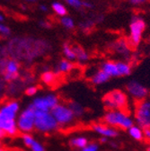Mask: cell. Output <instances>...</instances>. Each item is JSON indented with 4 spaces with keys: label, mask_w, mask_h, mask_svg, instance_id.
I'll list each match as a JSON object with an SVG mask.
<instances>
[{
    "label": "cell",
    "mask_w": 150,
    "mask_h": 151,
    "mask_svg": "<svg viewBox=\"0 0 150 151\" xmlns=\"http://www.w3.org/2000/svg\"><path fill=\"white\" fill-rule=\"evenodd\" d=\"M28 1H35V0H28Z\"/></svg>",
    "instance_id": "obj_44"
},
{
    "label": "cell",
    "mask_w": 150,
    "mask_h": 151,
    "mask_svg": "<svg viewBox=\"0 0 150 151\" xmlns=\"http://www.w3.org/2000/svg\"><path fill=\"white\" fill-rule=\"evenodd\" d=\"M22 139H23L24 144L26 147H30L33 144V142L36 140V139H34L33 137H32L31 134H29V133H24V134L22 135Z\"/></svg>",
    "instance_id": "obj_26"
},
{
    "label": "cell",
    "mask_w": 150,
    "mask_h": 151,
    "mask_svg": "<svg viewBox=\"0 0 150 151\" xmlns=\"http://www.w3.org/2000/svg\"><path fill=\"white\" fill-rule=\"evenodd\" d=\"M35 129L42 133H50L57 130L60 126L50 111L35 110Z\"/></svg>",
    "instance_id": "obj_5"
},
{
    "label": "cell",
    "mask_w": 150,
    "mask_h": 151,
    "mask_svg": "<svg viewBox=\"0 0 150 151\" xmlns=\"http://www.w3.org/2000/svg\"><path fill=\"white\" fill-rule=\"evenodd\" d=\"M60 104V97L55 93H47L45 96L35 97L30 104L34 110L50 111L56 105Z\"/></svg>",
    "instance_id": "obj_10"
},
{
    "label": "cell",
    "mask_w": 150,
    "mask_h": 151,
    "mask_svg": "<svg viewBox=\"0 0 150 151\" xmlns=\"http://www.w3.org/2000/svg\"><path fill=\"white\" fill-rule=\"evenodd\" d=\"M63 53H64V56L66 57V59L70 61H74L77 60L76 54H75L71 45H69L67 43H65L63 45Z\"/></svg>",
    "instance_id": "obj_22"
},
{
    "label": "cell",
    "mask_w": 150,
    "mask_h": 151,
    "mask_svg": "<svg viewBox=\"0 0 150 151\" xmlns=\"http://www.w3.org/2000/svg\"><path fill=\"white\" fill-rule=\"evenodd\" d=\"M132 115L135 123L143 129H150V97L132 104Z\"/></svg>",
    "instance_id": "obj_4"
},
{
    "label": "cell",
    "mask_w": 150,
    "mask_h": 151,
    "mask_svg": "<svg viewBox=\"0 0 150 151\" xmlns=\"http://www.w3.org/2000/svg\"><path fill=\"white\" fill-rule=\"evenodd\" d=\"M144 141L146 144H150V129H144Z\"/></svg>",
    "instance_id": "obj_32"
},
{
    "label": "cell",
    "mask_w": 150,
    "mask_h": 151,
    "mask_svg": "<svg viewBox=\"0 0 150 151\" xmlns=\"http://www.w3.org/2000/svg\"><path fill=\"white\" fill-rule=\"evenodd\" d=\"M147 54L150 56V41L148 42V49H147Z\"/></svg>",
    "instance_id": "obj_40"
},
{
    "label": "cell",
    "mask_w": 150,
    "mask_h": 151,
    "mask_svg": "<svg viewBox=\"0 0 150 151\" xmlns=\"http://www.w3.org/2000/svg\"><path fill=\"white\" fill-rule=\"evenodd\" d=\"M81 151H100V145L95 141H89L88 144L81 149Z\"/></svg>",
    "instance_id": "obj_25"
},
{
    "label": "cell",
    "mask_w": 150,
    "mask_h": 151,
    "mask_svg": "<svg viewBox=\"0 0 150 151\" xmlns=\"http://www.w3.org/2000/svg\"><path fill=\"white\" fill-rule=\"evenodd\" d=\"M41 8H42V10H43V11H47V7H46L45 6H42Z\"/></svg>",
    "instance_id": "obj_41"
},
{
    "label": "cell",
    "mask_w": 150,
    "mask_h": 151,
    "mask_svg": "<svg viewBox=\"0 0 150 151\" xmlns=\"http://www.w3.org/2000/svg\"><path fill=\"white\" fill-rule=\"evenodd\" d=\"M89 142V139L84 136V135H78L71 138L69 139V145L73 148H77V149H82L84 148Z\"/></svg>",
    "instance_id": "obj_17"
},
{
    "label": "cell",
    "mask_w": 150,
    "mask_h": 151,
    "mask_svg": "<svg viewBox=\"0 0 150 151\" xmlns=\"http://www.w3.org/2000/svg\"><path fill=\"white\" fill-rule=\"evenodd\" d=\"M75 68V65L72 63V61L65 59L60 60V62L59 63L58 67H57V71L59 74H67V73H70Z\"/></svg>",
    "instance_id": "obj_20"
},
{
    "label": "cell",
    "mask_w": 150,
    "mask_h": 151,
    "mask_svg": "<svg viewBox=\"0 0 150 151\" xmlns=\"http://www.w3.org/2000/svg\"><path fill=\"white\" fill-rule=\"evenodd\" d=\"M146 151H150V144H146Z\"/></svg>",
    "instance_id": "obj_39"
},
{
    "label": "cell",
    "mask_w": 150,
    "mask_h": 151,
    "mask_svg": "<svg viewBox=\"0 0 150 151\" xmlns=\"http://www.w3.org/2000/svg\"><path fill=\"white\" fill-rule=\"evenodd\" d=\"M42 81L47 86H53L57 82L58 75L53 71H45L41 76Z\"/></svg>",
    "instance_id": "obj_19"
},
{
    "label": "cell",
    "mask_w": 150,
    "mask_h": 151,
    "mask_svg": "<svg viewBox=\"0 0 150 151\" xmlns=\"http://www.w3.org/2000/svg\"><path fill=\"white\" fill-rule=\"evenodd\" d=\"M19 64L14 60H9L6 64V73L9 74H18V70H19Z\"/></svg>",
    "instance_id": "obj_23"
},
{
    "label": "cell",
    "mask_w": 150,
    "mask_h": 151,
    "mask_svg": "<svg viewBox=\"0 0 150 151\" xmlns=\"http://www.w3.org/2000/svg\"><path fill=\"white\" fill-rule=\"evenodd\" d=\"M102 122L119 130H128L135 124L130 110H107L103 116Z\"/></svg>",
    "instance_id": "obj_2"
},
{
    "label": "cell",
    "mask_w": 150,
    "mask_h": 151,
    "mask_svg": "<svg viewBox=\"0 0 150 151\" xmlns=\"http://www.w3.org/2000/svg\"><path fill=\"white\" fill-rule=\"evenodd\" d=\"M3 20V17L1 16V15H0V21H2Z\"/></svg>",
    "instance_id": "obj_43"
},
{
    "label": "cell",
    "mask_w": 150,
    "mask_h": 151,
    "mask_svg": "<svg viewBox=\"0 0 150 151\" xmlns=\"http://www.w3.org/2000/svg\"><path fill=\"white\" fill-rule=\"evenodd\" d=\"M99 68L104 73H106L110 78H119L116 61H114V60H105V61H103L100 64Z\"/></svg>",
    "instance_id": "obj_14"
},
{
    "label": "cell",
    "mask_w": 150,
    "mask_h": 151,
    "mask_svg": "<svg viewBox=\"0 0 150 151\" xmlns=\"http://www.w3.org/2000/svg\"><path fill=\"white\" fill-rule=\"evenodd\" d=\"M20 110V104L16 101H9L0 107V129L6 134L14 137L19 131L16 123V116Z\"/></svg>",
    "instance_id": "obj_1"
},
{
    "label": "cell",
    "mask_w": 150,
    "mask_h": 151,
    "mask_svg": "<svg viewBox=\"0 0 150 151\" xmlns=\"http://www.w3.org/2000/svg\"><path fill=\"white\" fill-rule=\"evenodd\" d=\"M125 92L132 104L143 101L150 97V91L146 86L137 80H130L126 84Z\"/></svg>",
    "instance_id": "obj_7"
},
{
    "label": "cell",
    "mask_w": 150,
    "mask_h": 151,
    "mask_svg": "<svg viewBox=\"0 0 150 151\" xmlns=\"http://www.w3.org/2000/svg\"><path fill=\"white\" fill-rule=\"evenodd\" d=\"M6 132L3 130V129H0V140H1V139H3L5 137H6Z\"/></svg>",
    "instance_id": "obj_38"
},
{
    "label": "cell",
    "mask_w": 150,
    "mask_h": 151,
    "mask_svg": "<svg viewBox=\"0 0 150 151\" xmlns=\"http://www.w3.org/2000/svg\"><path fill=\"white\" fill-rule=\"evenodd\" d=\"M116 64H117L119 77H127V76H129L131 72H132L133 64L129 61L120 60V61H116Z\"/></svg>",
    "instance_id": "obj_15"
},
{
    "label": "cell",
    "mask_w": 150,
    "mask_h": 151,
    "mask_svg": "<svg viewBox=\"0 0 150 151\" xmlns=\"http://www.w3.org/2000/svg\"><path fill=\"white\" fill-rule=\"evenodd\" d=\"M30 149L32 151H46L44 146L37 140H35L33 142V144L30 147Z\"/></svg>",
    "instance_id": "obj_28"
},
{
    "label": "cell",
    "mask_w": 150,
    "mask_h": 151,
    "mask_svg": "<svg viewBox=\"0 0 150 151\" xmlns=\"http://www.w3.org/2000/svg\"><path fill=\"white\" fill-rule=\"evenodd\" d=\"M146 24L142 18L139 16H134L132 22L130 24V36L128 39H126L128 46L131 50H135L141 42L142 32H144Z\"/></svg>",
    "instance_id": "obj_8"
},
{
    "label": "cell",
    "mask_w": 150,
    "mask_h": 151,
    "mask_svg": "<svg viewBox=\"0 0 150 151\" xmlns=\"http://www.w3.org/2000/svg\"><path fill=\"white\" fill-rule=\"evenodd\" d=\"M75 54H76V58L78 60V61H79L80 63H85L89 60L90 57L89 54L79 45L78 44H73L71 45Z\"/></svg>",
    "instance_id": "obj_18"
},
{
    "label": "cell",
    "mask_w": 150,
    "mask_h": 151,
    "mask_svg": "<svg viewBox=\"0 0 150 151\" xmlns=\"http://www.w3.org/2000/svg\"><path fill=\"white\" fill-rule=\"evenodd\" d=\"M38 92V88L36 86H29L26 90H25V93L28 96H33Z\"/></svg>",
    "instance_id": "obj_30"
},
{
    "label": "cell",
    "mask_w": 150,
    "mask_h": 151,
    "mask_svg": "<svg viewBox=\"0 0 150 151\" xmlns=\"http://www.w3.org/2000/svg\"><path fill=\"white\" fill-rule=\"evenodd\" d=\"M0 32H1L2 33H5V34H8L10 32V30L6 26H4L2 24H0Z\"/></svg>",
    "instance_id": "obj_34"
},
{
    "label": "cell",
    "mask_w": 150,
    "mask_h": 151,
    "mask_svg": "<svg viewBox=\"0 0 150 151\" xmlns=\"http://www.w3.org/2000/svg\"><path fill=\"white\" fill-rule=\"evenodd\" d=\"M127 131L129 137L132 139L136 141H139V142L144 141V129L139 125H137L136 123L131 126Z\"/></svg>",
    "instance_id": "obj_16"
},
{
    "label": "cell",
    "mask_w": 150,
    "mask_h": 151,
    "mask_svg": "<svg viewBox=\"0 0 150 151\" xmlns=\"http://www.w3.org/2000/svg\"><path fill=\"white\" fill-rule=\"evenodd\" d=\"M52 8L55 11V13L58 14L59 15L65 16L67 14V11L66 7L63 5H61L60 3H53L52 4Z\"/></svg>",
    "instance_id": "obj_24"
},
{
    "label": "cell",
    "mask_w": 150,
    "mask_h": 151,
    "mask_svg": "<svg viewBox=\"0 0 150 151\" xmlns=\"http://www.w3.org/2000/svg\"><path fill=\"white\" fill-rule=\"evenodd\" d=\"M103 104L107 110H130V99L127 93L121 89H114L106 93L103 99ZM131 111V110H130Z\"/></svg>",
    "instance_id": "obj_3"
},
{
    "label": "cell",
    "mask_w": 150,
    "mask_h": 151,
    "mask_svg": "<svg viewBox=\"0 0 150 151\" xmlns=\"http://www.w3.org/2000/svg\"><path fill=\"white\" fill-rule=\"evenodd\" d=\"M91 129L100 137H104L109 139H114L119 137L120 134L119 129L104 123L103 122H93L91 125Z\"/></svg>",
    "instance_id": "obj_11"
},
{
    "label": "cell",
    "mask_w": 150,
    "mask_h": 151,
    "mask_svg": "<svg viewBox=\"0 0 150 151\" xmlns=\"http://www.w3.org/2000/svg\"><path fill=\"white\" fill-rule=\"evenodd\" d=\"M109 139H107V138H104V137H100V139H99V142H100V144H108V142H109Z\"/></svg>",
    "instance_id": "obj_37"
},
{
    "label": "cell",
    "mask_w": 150,
    "mask_h": 151,
    "mask_svg": "<svg viewBox=\"0 0 150 151\" xmlns=\"http://www.w3.org/2000/svg\"><path fill=\"white\" fill-rule=\"evenodd\" d=\"M66 2L75 8L80 9L83 7V1H81V0H66Z\"/></svg>",
    "instance_id": "obj_29"
},
{
    "label": "cell",
    "mask_w": 150,
    "mask_h": 151,
    "mask_svg": "<svg viewBox=\"0 0 150 151\" xmlns=\"http://www.w3.org/2000/svg\"><path fill=\"white\" fill-rule=\"evenodd\" d=\"M0 151H7L6 149H5L4 147H0Z\"/></svg>",
    "instance_id": "obj_42"
},
{
    "label": "cell",
    "mask_w": 150,
    "mask_h": 151,
    "mask_svg": "<svg viewBox=\"0 0 150 151\" xmlns=\"http://www.w3.org/2000/svg\"><path fill=\"white\" fill-rule=\"evenodd\" d=\"M67 104L70 107V109L72 110V111L74 112V114H75V116H76L77 119H80V118L85 116V109L80 104H78L77 102H70Z\"/></svg>",
    "instance_id": "obj_21"
},
{
    "label": "cell",
    "mask_w": 150,
    "mask_h": 151,
    "mask_svg": "<svg viewBox=\"0 0 150 151\" xmlns=\"http://www.w3.org/2000/svg\"><path fill=\"white\" fill-rule=\"evenodd\" d=\"M61 24L67 29H73L74 28V21L70 17H67V16H63L61 18Z\"/></svg>",
    "instance_id": "obj_27"
},
{
    "label": "cell",
    "mask_w": 150,
    "mask_h": 151,
    "mask_svg": "<svg viewBox=\"0 0 150 151\" xmlns=\"http://www.w3.org/2000/svg\"><path fill=\"white\" fill-rule=\"evenodd\" d=\"M131 4L133 5H140V4H143L145 3L146 0H129Z\"/></svg>",
    "instance_id": "obj_35"
},
{
    "label": "cell",
    "mask_w": 150,
    "mask_h": 151,
    "mask_svg": "<svg viewBox=\"0 0 150 151\" xmlns=\"http://www.w3.org/2000/svg\"><path fill=\"white\" fill-rule=\"evenodd\" d=\"M83 7H85V8H93V5L91 4L88 1H83Z\"/></svg>",
    "instance_id": "obj_36"
},
{
    "label": "cell",
    "mask_w": 150,
    "mask_h": 151,
    "mask_svg": "<svg viewBox=\"0 0 150 151\" xmlns=\"http://www.w3.org/2000/svg\"><path fill=\"white\" fill-rule=\"evenodd\" d=\"M111 79L109 76L104 73L99 67L93 68L90 73L87 75V80L90 82L92 86H98L103 84H105Z\"/></svg>",
    "instance_id": "obj_12"
},
{
    "label": "cell",
    "mask_w": 150,
    "mask_h": 151,
    "mask_svg": "<svg viewBox=\"0 0 150 151\" xmlns=\"http://www.w3.org/2000/svg\"><path fill=\"white\" fill-rule=\"evenodd\" d=\"M34 121H35V110L29 105L27 108L23 110L16 120L18 130L22 133H30L32 132L34 127Z\"/></svg>",
    "instance_id": "obj_9"
},
{
    "label": "cell",
    "mask_w": 150,
    "mask_h": 151,
    "mask_svg": "<svg viewBox=\"0 0 150 151\" xmlns=\"http://www.w3.org/2000/svg\"><path fill=\"white\" fill-rule=\"evenodd\" d=\"M50 112L55 120L57 121L60 128L71 126L75 123L77 119L67 104L60 103L50 111Z\"/></svg>",
    "instance_id": "obj_6"
},
{
    "label": "cell",
    "mask_w": 150,
    "mask_h": 151,
    "mask_svg": "<svg viewBox=\"0 0 150 151\" xmlns=\"http://www.w3.org/2000/svg\"><path fill=\"white\" fill-rule=\"evenodd\" d=\"M18 77V74H9V73H6L4 74V78L6 81H12L14 79H15Z\"/></svg>",
    "instance_id": "obj_31"
},
{
    "label": "cell",
    "mask_w": 150,
    "mask_h": 151,
    "mask_svg": "<svg viewBox=\"0 0 150 151\" xmlns=\"http://www.w3.org/2000/svg\"><path fill=\"white\" fill-rule=\"evenodd\" d=\"M111 50L115 54L123 57L126 61H128V59L129 60L131 59V51H132V50L130 49L127 40L125 39H120L113 42L111 46Z\"/></svg>",
    "instance_id": "obj_13"
},
{
    "label": "cell",
    "mask_w": 150,
    "mask_h": 151,
    "mask_svg": "<svg viewBox=\"0 0 150 151\" xmlns=\"http://www.w3.org/2000/svg\"><path fill=\"white\" fill-rule=\"evenodd\" d=\"M108 145H109L110 147H111L112 148H118V147H120L119 143L116 142V141H114V139H110L109 142H108Z\"/></svg>",
    "instance_id": "obj_33"
}]
</instances>
